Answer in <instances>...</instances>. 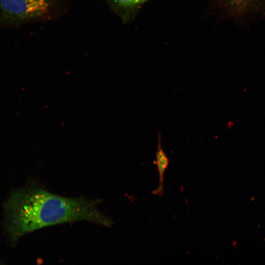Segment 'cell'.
<instances>
[{"mask_svg":"<svg viewBox=\"0 0 265 265\" xmlns=\"http://www.w3.org/2000/svg\"><path fill=\"white\" fill-rule=\"evenodd\" d=\"M118 6L123 8H130L140 5L147 0H113Z\"/></svg>","mask_w":265,"mask_h":265,"instance_id":"obj_5","label":"cell"},{"mask_svg":"<svg viewBox=\"0 0 265 265\" xmlns=\"http://www.w3.org/2000/svg\"><path fill=\"white\" fill-rule=\"evenodd\" d=\"M218 0L228 15L238 22L265 14V0Z\"/></svg>","mask_w":265,"mask_h":265,"instance_id":"obj_3","label":"cell"},{"mask_svg":"<svg viewBox=\"0 0 265 265\" xmlns=\"http://www.w3.org/2000/svg\"><path fill=\"white\" fill-rule=\"evenodd\" d=\"M169 163V158L162 147L161 132H159L158 135V145L155 161V164L159 173V186L152 192L154 195L161 196L163 195L164 176L165 172L168 168Z\"/></svg>","mask_w":265,"mask_h":265,"instance_id":"obj_4","label":"cell"},{"mask_svg":"<svg viewBox=\"0 0 265 265\" xmlns=\"http://www.w3.org/2000/svg\"><path fill=\"white\" fill-rule=\"evenodd\" d=\"M99 199L69 197L35 183L14 190L4 205L5 227L13 242L40 229L84 221L110 227L113 221L100 210Z\"/></svg>","mask_w":265,"mask_h":265,"instance_id":"obj_1","label":"cell"},{"mask_svg":"<svg viewBox=\"0 0 265 265\" xmlns=\"http://www.w3.org/2000/svg\"><path fill=\"white\" fill-rule=\"evenodd\" d=\"M53 0H0V24L17 25L47 14Z\"/></svg>","mask_w":265,"mask_h":265,"instance_id":"obj_2","label":"cell"}]
</instances>
